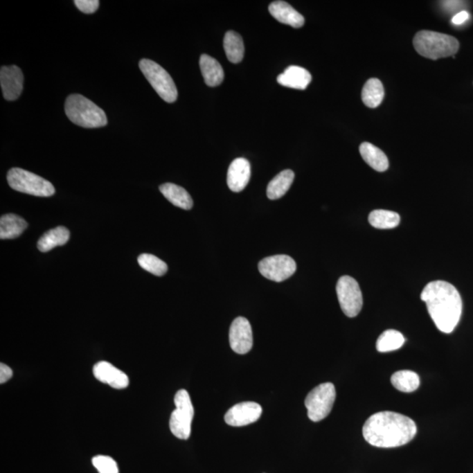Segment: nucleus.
<instances>
[{"instance_id":"1","label":"nucleus","mask_w":473,"mask_h":473,"mask_svg":"<svg viewBox=\"0 0 473 473\" xmlns=\"http://www.w3.org/2000/svg\"><path fill=\"white\" fill-rule=\"evenodd\" d=\"M366 441L375 447L395 448L407 445L415 438L418 428L412 419L402 413H375L363 426Z\"/></svg>"},{"instance_id":"2","label":"nucleus","mask_w":473,"mask_h":473,"mask_svg":"<svg viewBox=\"0 0 473 473\" xmlns=\"http://www.w3.org/2000/svg\"><path fill=\"white\" fill-rule=\"evenodd\" d=\"M421 299L440 332L452 333L462 315L463 303L458 289L447 282L435 280L427 284Z\"/></svg>"},{"instance_id":"3","label":"nucleus","mask_w":473,"mask_h":473,"mask_svg":"<svg viewBox=\"0 0 473 473\" xmlns=\"http://www.w3.org/2000/svg\"><path fill=\"white\" fill-rule=\"evenodd\" d=\"M65 114L73 123L84 128H98L107 125L105 112L84 96L72 94L65 102Z\"/></svg>"},{"instance_id":"4","label":"nucleus","mask_w":473,"mask_h":473,"mask_svg":"<svg viewBox=\"0 0 473 473\" xmlns=\"http://www.w3.org/2000/svg\"><path fill=\"white\" fill-rule=\"evenodd\" d=\"M413 43L420 55L431 60L453 56L459 48V42L453 36L428 30L418 32Z\"/></svg>"},{"instance_id":"5","label":"nucleus","mask_w":473,"mask_h":473,"mask_svg":"<svg viewBox=\"0 0 473 473\" xmlns=\"http://www.w3.org/2000/svg\"><path fill=\"white\" fill-rule=\"evenodd\" d=\"M8 181L13 190L32 196L48 197L55 193V187L51 181L19 168L9 170Z\"/></svg>"},{"instance_id":"6","label":"nucleus","mask_w":473,"mask_h":473,"mask_svg":"<svg viewBox=\"0 0 473 473\" xmlns=\"http://www.w3.org/2000/svg\"><path fill=\"white\" fill-rule=\"evenodd\" d=\"M140 69L157 94L167 102L177 101L178 91L173 79L161 66L148 59L141 60Z\"/></svg>"},{"instance_id":"7","label":"nucleus","mask_w":473,"mask_h":473,"mask_svg":"<svg viewBox=\"0 0 473 473\" xmlns=\"http://www.w3.org/2000/svg\"><path fill=\"white\" fill-rule=\"evenodd\" d=\"M175 409L171 413L170 428L177 438L187 440L191 434L194 407L186 390H179L175 395Z\"/></svg>"},{"instance_id":"8","label":"nucleus","mask_w":473,"mask_h":473,"mask_svg":"<svg viewBox=\"0 0 473 473\" xmlns=\"http://www.w3.org/2000/svg\"><path fill=\"white\" fill-rule=\"evenodd\" d=\"M336 400L332 383H323L312 390L305 399L307 416L312 422H320L330 415Z\"/></svg>"},{"instance_id":"9","label":"nucleus","mask_w":473,"mask_h":473,"mask_svg":"<svg viewBox=\"0 0 473 473\" xmlns=\"http://www.w3.org/2000/svg\"><path fill=\"white\" fill-rule=\"evenodd\" d=\"M337 294L343 312L348 317H355L362 312L363 296L355 279L342 276L337 284Z\"/></svg>"},{"instance_id":"10","label":"nucleus","mask_w":473,"mask_h":473,"mask_svg":"<svg viewBox=\"0 0 473 473\" xmlns=\"http://www.w3.org/2000/svg\"><path fill=\"white\" fill-rule=\"evenodd\" d=\"M296 270V263L287 256H274L265 258L259 263V271L267 279L273 282H283L292 276Z\"/></svg>"},{"instance_id":"11","label":"nucleus","mask_w":473,"mask_h":473,"mask_svg":"<svg viewBox=\"0 0 473 473\" xmlns=\"http://www.w3.org/2000/svg\"><path fill=\"white\" fill-rule=\"evenodd\" d=\"M231 348L238 354H247L252 349L253 330L249 321L240 316L231 323L229 333Z\"/></svg>"},{"instance_id":"12","label":"nucleus","mask_w":473,"mask_h":473,"mask_svg":"<svg viewBox=\"0 0 473 473\" xmlns=\"http://www.w3.org/2000/svg\"><path fill=\"white\" fill-rule=\"evenodd\" d=\"M262 415V408L253 402H241L228 410L224 421L228 425L242 427L258 421Z\"/></svg>"},{"instance_id":"13","label":"nucleus","mask_w":473,"mask_h":473,"mask_svg":"<svg viewBox=\"0 0 473 473\" xmlns=\"http://www.w3.org/2000/svg\"><path fill=\"white\" fill-rule=\"evenodd\" d=\"M0 84L6 100L15 101L19 98L24 84V75L17 66H4L0 71Z\"/></svg>"},{"instance_id":"14","label":"nucleus","mask_w":473,"mask_h":473,"mask_svg":"<svg viewBox=\"0 0 473 473\" xmlns=\"http://www.w3.org/2000/svg\"><path fill=\"white\" fill-rule=\"evenodd\" d=\"M93 375L99 382L107 384L116 389H123L129 385L128 376L107 362L96 364L93 367Z\"/></svg>"},{"instance_id":"15","label":"nucleus","mask_w":473,"mask_h":473,"mask_svg":"<svg viewBox=\"0 0 473 473\" xmlns=\"http://www.w3.org/2000/svg\"><path fill=\"white\" fill-rule=\"evenodd\" d=\"M251 178L250 162L244 158H238L231 162L227 174V184L233 192H240L247 186Z\"/></svg>"},{"instance_id":"16","label":"nucleus","mask_w":473,"mask_h":473,"mask_svg":"<svg viewBox=\"0 0 473 473\" xmlns=\"http://www.w3.org/2000/svg\"><path fill=\"white\" fill-rule=\"evenodd\" d=\"M269 10L270 15L278 21L292 26V28H302L305 22L303 16L285 1L271 3Z\"/></svg>"},{"instance_id":"17","label":"nucleus","mask_w":473,"mask_h":473,"mask_svg":"<svg viewBox=\"0 0 473 473\" xmlns=\"http://www.w3.org/2000/svg\"><path fill=\"white\" fill-rule=\"evenodd\" d=\"M312 79V75L307 69L299 66H289L277 78V82L285 87L305 90Z\"/></svg>"},{"instance_id":"18","label":"nucleus","mask_w":473,"mask_h":473,"mask_svg":"<svg viewBox=\"0 0 473 473\" xmlns=\"http://www.w3.org/2000/svg\"><path fill=\"white\" fill-rule=\"evenodd\" d=\"M200 69L205 84L210 87H216L224 81V69L216 59L208 55H201Z\"/></svg>"},{"instance_id":"19","label":"nucleus","mask_w":473,"mask_h":473,"mask_svg":"<svg viewBox=\"0 0 473 473\" xmlns=\"http://www.w3.org/2000/svg\"><path fill=\"white\" fill-rule=\"evenodd\" d=\"M26 228H28V223L18 215H4L0 218V239H16L24 233Z\"/></svg>"},{"instance_id":"20","label":"nucleus","mask_w":473,"mask_h":473,"mask_svg":"<svg viewBox=\"0 0 473 473\" xmlns=\"http://www.w3.org/2000/svg\"><path fill=\"white\" fill-rule=\"evenodd\" d=\"M360 154L363 160L378 172H384L389 167V159L385 153L368 142H364L359 147Z\"/></svg>"},{"instance_id":"21","label":"nucleus","mask_w":473,"mask_h":473,"mask_svg":"<svg viewBox=\"0 0 473 473\" xmlns=\"http://www.w3.org/2000/svg\"><path fill=\"white\" fill-rule=\"evenodd\" d=\"M160 191L175 206L183 210H190L193 207L190 195L183 187L174 184H165L161 185Z\"/></svg>"},{"instance_id":"22","label":"nucleus","mask_w":473,"mask_h":473,"mask_svg":"<svg viewBox=\"0 0 473 473\" xmlns=\"http://www.w3.org/2000/svg\"><path fill=\"white\" fill-rule=\"evenodd\" d=\"M71 233L67 228L58 226L49 230L39 240L38 249L42 253L49 252L56 247L64 246L68 242Z\"/></svg>"},{"instance_id":"23","label":"nucleus","mask_w":473,"mask_h":473,"mask_svg":"<svg viewBox=\"0 0 473 473\" xmlns=\"http://www.w3.org/2000/svg\"><path fill=\"white\" fill-rule=\"evenodd\" d=\"M294 179V173L292 170H287L280 172L270 181L269 186H267V197L270 200H276L283 197L289 190Z\"/></svg>"},{"instance_id":"24","label":"nucleus","mask_w":473,"mask_h":473,"mask_svg":"<svg viewBox=\"0 0 473 473\" xmlns=\"http://www.w3.org/2000/svg\"><path fill=\"white\" fill-rule=\"evenodd\" d=\"M224 48L231 62L239 64L243 60L244 54V46L243 39L238 33L228 31L224 35Z\"/></svg>"},{"instance_id":"25","label":"nucleus","mask_w":473,"mask_h":473,"mask_svg":"<svg viewBox=\"0 0 473 473\" xmlns=\"http://www.w3.org/2000/svg\"><path fill=\"white\" fill-rule=\"evenodd\" d=\"M384 96H385V91H384L382 82L379 79H369L364 85L362 100L367 107H378L383 101Z\"/></svg>"},{"instance_id":"26","label":"nucleus","mask_w":473,"mask_h":473,"mask_svg":"<svg viewBox=\"0 0 473 473\" xmlns=\"http://www.w3.org/2000/svg\"><path fill=\"white\" fill-rule=\"evenodd\" d=\"M392 385L399 391L411 393L416 391L420 386V377L418 373L402 370L398 371L391 377Z\"/></svg>"},{"instance_id":"27","label":"nucleus","mask_w":473,"mask_h":473,"mask_svg":"<svg viewBox=\"0 0 473 473\" xmlns=\"http://www.w3.org/2000/svg\"><path fill=\"white\" fill-rule=\"evenodd\" d=\"M368 221L377 229H393L399 226L401 217L395 211L375 210L370 213Z\"/></svg>"},{"instance_id":"28","label":"nucleus","mask_w":473,"mask_h":473,"mask_svg":"<svg viewBox=\"0 0 473 473\" xmlns=\"http://www.w3.org/2000/svg\"><path fill=\"white\" fill-rule=\"evenodd\" d=\"M404 343L405 339L401 332L395 330H388L377 340L376 348L380 352H393L401 348Z\"/></svg>"},{"instance_id":"29","label":"nucleus","mask_w":473,"mask_h":473,"mask_svg":"<svg viewBox=\"0 0 473 473\" xmlns=\"http://www.w3.org/2000/svg\"><path fill=\"white\" fill-rule=\"evenodd\" d=\"M138 262L142 269L157 276H164L168 272V265L153 254H141Z\"/></svg>"},{"instance_id":"30","label":"nucleus","mask_w":473,"mask_h":473,"mask_svg":"<svg viewBox=\"0 0 473 473\" xmlns=\"http://www.w3.org/2000/svg\"><path fill=\"white\" fill-rule=\"evenodd\" d=\"M92 464L99 473H118L117 463L108 456L99 455L92 458Z\"/></svg>"},{"instance_id":"31","label":"nucleus","mask_w":473,"mask_h":473,"mask_svg":"<svg viewBox=\"0 0 473 473\" xmlns=\"http://www.w3.org/2000/svg\"><path fill=\"white\" fill-rule=\"evenodd\" d=\"M75 6L84 13H93L97 11L99 6L98 0H75Z\"/></svg>"},{"instance_id":"32","label":"nucleus","mask_w":473,"mask_h":473,"mask_svg":"<svg viewBox=\"0 0 473 473\" xmlns=\"http://www.w3.org/2000/svg\"><path fill=\"white\" fill-rule=\"evenodd\" d=\"M12 377V369L6 364L1 363L0 365V383L4 384L8 382Z\"/></svg>"},{"instance_id":"33","label":"nucleus","mask_w":473,"mask_h":473,"mask_svg":"<svg viewBox=\"0 0 473 473\" xmlns=\"http://www.w3.org/2000/svg\"><path fill=\"white\" fill-rule=\"evenodd\" d=\"M470 18V15L468 12L466 11H461L458 13L454 16V17L452 18V23L453 24L455 25H461L464 24V23L467 21V19Z\"/></svg>"},{"instance_id":"34","label":"nucleus","mask_w":473,"mask_h":473,"mask_svg":"<svg viewBox=\"0 0 473 473\" xmlns=\"http://www.w3.org/2000/svg\"><path fill=\"white\" fill-rule=\"evenodd\" d=\"M443 6H445V8L446 9L449 10V11H451V12H453L456 8H458L459 6H462V2H461V1H445V2H443Z\"/></svg>"}]
</instances>
